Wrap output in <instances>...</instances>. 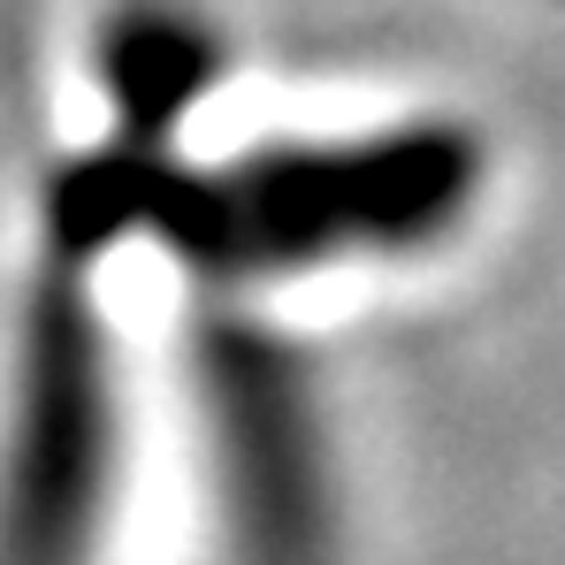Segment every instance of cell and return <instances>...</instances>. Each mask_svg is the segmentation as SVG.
I'll list each match as a JSON object with an SVG mask.
<instances>
[]
</instances>
